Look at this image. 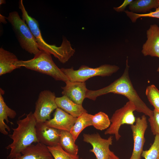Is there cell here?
I'll use <instances>...</instances> for the list:
<instances>
[{
	"mask_svg": "<svg viewBox=\"0 0 159 159\" xmlns=\"http://www.w3.org/2000/svg\"><path fill=\"white\" fill-rule=\"evenodd\" d=\"M129 68L127 57L125 69L120 77L103 88L95 90L88 89L86 98L95 100L97 97L110 93L122 95L133 103L136 111L151 117L153 115V110L147 106L134 88L129 77Z\"/></svg>",
	"mask_w": 159,
	"mask_h": 159,
	"instance_id": "obj_1",
	"label": "cell"
},
{
	"mask_svg": "<svg viewBox=\"0 0 159 159\" xmlns=\"http://www.w3.org/2000/svg\"><path fill=\"white\" fill-rule=\"evenodd\" d=\"M17 126L12 128V133L9 135L12 140L5 148L10 149L7 159H13L21 155V152L33 143H39L36 132L37 122L33 113L30 112L24 118L17 120Z\"/></svg>",
	"mask_w": 159,
	"mask_h": 159,
	"instance_id": "obj_2",
	"label": "cell"
},
{
	"mask_svg": "<svg viewBox=\"0 0 159 159\" xmlns=\"http://www.w3.org/2000/svg\"><path fill=\"white\" fill-rule=\"evenodd\" d=\"M19 8L21 12L22 19L25 21L34 36L39 50L53 55L62 63H65L67 62L75 52L70 42L65 37H63L60 46L46 43L42 37L38 21L29 15L22 0H19Z\"/></svg>",
	"mask_w": 159,
	"mask_h": 159,
	"instance_id": "obj_3",
	"label": "cell"
},
{
	"mask_svg": "<svg viewBox=\"0 0 159 159\" xmlns=\"http://www.w3.org/2000/svg\"><path fill=\"white\" fill-rule=\"evenodd\" d=\"M16 67L26 68L50 76L56 80L65 82L69 80L66 76L55 64L51 54L44 51L34 55V57L27 60H19Z\"/></svg>",
	"mask_w": 159,
	"mask_h": 159,
	"instance_id": "obj_4",
	"label": "cell"
},
{
	"mask_svg": "<svg viewBox=\"0 0 159 159\" xmlns=\"http://www.w3.org/2000/svg\"><path fill=\"white\" fill-rule=\"evenodd\" d=\"M11 24L20 45L22 49L34 55L40 51L35 39L25 21L18 13L14 11L6 17Z\"/></svg>",
	"mask_w": 159,
	"mask_h": 159,
	"instance_id": "obj_5",
	"label": "cell"
},
{
	"mask_svg": "<svg viewBox=\"0 0 159 159\" xmlns=\"http://www.w3.org/2000/svg\"><path fill=\"white\" fill-rule=\"evenodd\" d=\"M119 69L117 66L108 64L102 65L95 68L82 65L76 70H74L73 67L61 69L69 80L81 82H85L90 78L96 76L104 77L110 76Z\"/></svg>",
	"mask_w": 159,
	"mask_h": 159,
	"instance_id": "obj_6",
	"label": "cell"
},
{
	"mask_svg": "<svg viewBox=\"0 0 159 159\" xmlns=\"http://www.w3.org/2000/svg\"><path fill=\"white\" fill-rule=\"evenodd\" d=\"M136 110L133 103L130 101L127 102L122 107L116 110L110 119L111 124L105 132V135H114L117 141L121 137L119 133L121 126L124 124L133 125L136 118L133 112Z\"/></svg>",
	"mask_w": 159,
	"mask_h": 159,
	"instance_id": "obj_7",
	"label": "cell"
},
{
	"mask_svg": "<svg viewBox=\"0 0 159 159\" xmlns=\"http://www.w3.org/2000/svg\"><path fill=\"white\" fill-rule=\"evenodd\" d=\"M54 92L45 90L39 93L35 103L34 115L37 122H45L49 120L52 112L58 107Z\"/></svg>",
	"mask_w": 159,
	"mask_h": 159,
	"instance_id": "obj_8",
	"label": "cell"
},
{
	"mask_svg": "<svg viewBox=\"0 0 159 159\" xmlns=\"http://www.w3.org/2000/svg\"><path fill=\"white\" fill-rule=\"evenodd\" d=\"M148 127L147 117L145 115L136 118L135 124L131 126L133 140V148L130 159H141L145 142V133Z\"/></svg>",
	"mask_w": 159,
	"mask_h": 159,
	"instance_id": "obj_9",
	"label": "cell"
},
{
	"mask_svg": "<svg viewBox=\"0 0 159 159\" xmlns=\"http://www.w3.org/2000/svg\"><path fill=\"white\" fill-rule=\"evenodd\" d=\"M83 137V141L90 144L92 146V148L90 151L94 154L97 159H108L111 151L109 147L112 143V136H110L105 139L97 133H84Z\"/></svg>",
	"mask_w": 159,
	"mask_h": 159,
	"instance_id": "obj_10",
	"label": "cell"
},
{
	"mask_svg": "<svg viewBox=\"0 0 159 159\" xmlns=\"http://www.w3.org/2000/svg\"><path fill=\"white\" fill-rule=\"evenodd\" d=\"M35 128L39 143L47 146L59 144L61 131L48 126L45 122H37Z\"/></svg>",
	"mask_w": 159,
	"mask_h": 159,
	"instance_id": "obj_11",
	"label": "cell"
},
{
	"mask_svg": "<svg viewBox=\"0 0 159 159\" xmlns=\"http://www.w3.org/2000/svg\"><path fill=\"white\" fill-rule=\"evenodd\" d=\"M77 118L58 107L53 114V117L45 122L49 126L60 131L70 132Z\"/></svg>",
	"mask_w": 159,
	"mask_h": 159,
	"instance_id": "obj_12",
	"label": "cell"
},
{
	"mask_svg": "<svg viewBox=\"0 0 159 159\" xmlns=\"http://www.w3.org/2000/svg\"><path fill=\"white\" fill-rule=\"evenodd\" d=\"M65 83L66 85L61 87L63 95L67 97L76 103L82 105L88 90L85 82L68 80Z\"/></svg>",
	"mask_w": 159,
	"mask_h": 159,
	"instance_id": "obj_13",
	"label": "cell"
},
{
	"mask_svg": "<svg viewBox=\"0 0 159 159\" xmlns=\"http://www.w3.org/2000/svg\"><path fill=\"white\" fill-rule=\"evenodd\" d=\"M146 34L147 40L143 45L142 54L145 56L159 58V26L156 24L150 25Z\"/></svg>",
	"mask_w": 159,
	"mask_h": 159,
	"instance_id": "obj_14",
	"label": "cell"
},
{
	"mask_svg": "<svg viewBox=\"0 0 159 159\" xmlns=\"http://www.w3.org/2000/svg\"><path fill=\"white\" fill-rule=\"evenodd\" d=\"M13 159H54L47 146L40 143L25 148L21 155Z\"/></svg>",
	"mask_w": 159,
	"mask_h": 159,
	"instance_id": "obj_15",
	"label": "cell"
},
{
	"mask_svg": "<svg viewBox=\"0 0 159 159\" xmlns=\"http://www.w3.org/2000/svg\"><path fill=\"white\" fill-rule=\"evenodd\" d=\"M0 90V132L3 134L6 135H8V132L6 130L10 132V129L5 123L4 121L7 124L10 123L13 125V122L9 120L8 117L12 119L14 118L16 115V113L7 105L2 96L4 91L1 88Z\"/></svg>",
	"mask_w": 159,
	"mask_h": 159,
	"instance_id": "obj_16",
	"label": "cell"
},
{
	"mask_svg": "<svg viewBox=\"0 0 159 159\" xmlns=\"http://www.w3.org/2000/svg\"><path fill=\"white\" fill-rule=\"evenodd\" d=\"M55 101L58 107L74 117L77 118L82 114L87 112L82 105L75 103L65 96L56 97Z\"/></svg>",
	"mask_w": 159,
	"mask_h": 159,
	"instance_id": "obj_17",
	"label": "cell"
},
{
	"mask_svg": "<svg viewBox=\"0 0 159 159\" xmlns=\"http://www.w3.org/2000/svg\"><path fill=\"white\" fill-rule=\"evenodd\" d=\"M19 60L14 53L0 48V75L10 73L19 68L16 67V63Z\"/></svg>",
	"mask_w": 159,
	"mask_h": 159,
	"instance_id": "obj_18",
	"label": "cell"
},
{
	"mask_svg": "<svg viewBox=\"0 0 159 159\" xmlns=\"http://www.w3.org/2000/svg\"><path fill=\"white\" fill-rule=\"evenodd\" d=\"M93 116V115L85 112L77 118L75 123L69 132L75 141L84 129L88 126H92Z\"/></svg>",
	"mask_w": 159,
	"mask_h": 159,
	"instance_id": "obj_19",
	"label": "cell"
},
{
	"mask_svg": "<svg viewBox=\"0 0 159 159\" xmlns=\"http://www.w3.org/2000/svg\"><path fill=\"white\" fill-rule=\"evenodd\" d=\"M75 141L69 132L61 131L59 145L66 152L76 155H77L78 147Z\"/></svg>",
	"mask_w": 159,
	"mask_h": 159,
	"instance_id": "obj_20",
	"label": "cell"
},
{
	"mask_svg": "<svg viewBox=\"0 0 159 159\" xmlns=\"http://www.w3.org/2000/svg\"><path fill=\"white\" fill-rule=\"evenodd\" d=\"M159 6L158 0H133L129 5L130 11L133 13L145 12Z\"/></svg>",
	"mask_w": 159,
	"mask_h": 159,
	"instance_id": "obj_21",
	"label": "cell"
},
{
	"mask_svg": "<svg viewBox=\"0 0 159 159\" xmlns=\"http://www.w3.org/2000/svg\"><path fill=\"white\" fill-rule=\"evenodd\" d=\"M92 126L97 130H102L107 129L111 122L108 115L105 113L100 112L93 115Z\"/></svg>",
	"mask_w": 159,
	"mask_h": 159,
	"instance_id": "obj_22",
	"label": "cell"
},
{
	"mask_svg": "<svg viewBox=\"0 0 159 159\" xmlns=\"http://www.w3.org/2000/svg\"><path fill=\"white\" fill-rule=\"evenodd\" d=\"M145 95L154 110L159 112V90L154 85H151L147 87Z\"/></svg>",
	"mask_w": 159,
	"mask_h": 159,
	"instance_id": "obj_23",
	"label": "cell"
},
{
	"mask_svg": "<svg viewBox=\"0 0 159 159\" xmlns=\"http://www.w3.org/2000/svg\"><path fill=\"white\" fill-rule=\"evenodd\" d=\"M54 159H81L77 155L71 154L64 150L59 144L54 146H47Z\"/></svg>",
	"mask_w": 159,
	"mask_h": 159,
	"instance_id": "obj_24",
	"label": "cell"
},
{
	"mask_svg": "<svg viewBox=\"0 0 159 159\" xmlns=\"http://www.w3.org/2000/svg\"><path fill=\"white\" fill-rule=\"evenodd\" d=\"M141 156L145 159H159V135H156L149 149L143 150Z\"/></svg>",
	"mask_w": 159,
	"mask_h": 159,
	"instance_id": "obj_25",
	"label": "cell"
},
{
	"mask_svg": "<svg viewBox=\"0 0 159 159\" xmlns=\"http://www.w3.org/2000/svg\"><path fill=\"white\" fill-rule=\"evenodd\" d=\"M124 11L132 23L135 22L138 18L142 17H150L159 19V6L156 9L155 11L148 13H135L127 10Z\"/></svg>",
	"mask_w": 159,
	"mask_h": 159,
	"instance_id": "obj_26",
	"label": "cell"
},
{
	"mask_svg": "<svg viewBox=\"0 0 159 159\" xmlns=\"http://www.w3.org/2000/svg\"><path fill=\"white\" fill-rule=\"evenodd\" d=\"M153 112V115L149 118L148 121L153 134L155 135H159V112L154 110Z\"/></svg>",
	"mask_w": 159,
	"mask_h": 159,
	"instance_id": "obj_27",
	"label": "cell"
},
{
	"mask_svg": "<svg viewBox=\"0 0 159 159\" xmlns=\"http://www.w3.org/2000/svg\"><path fill=\"white\" fill-rule=\"evenodd\" d=\"M133 0H125L122 4L117 7L113 8L117 12L124 11L126 7L129 5L132 2Z\"/></svg>",
	"mask_w": 159,
	"mask_h": 159,
	"instance_id": "obj_28",
	"label": "cell"
},
{
	"mask_svg": "<svg viewBox=\"0 0 159 159\" xmlns=\"http://www.w3.org/2000/svg\"><path fill=\"white\" fill-rule=\"evenodd\" d=\"M107 159H120L113 152L111 151Z\"/></svg>",
	"mask_w": 159,
	"mask_h": 159,
	"instance_id": "obj_29",
	"label": "cell"
},
{
	"mask_svg": "<svg viewBox=\"0 0 159 159\" xmlns=\"http://www.w3.org/2000/svg\"><path fill=\"white\" fill-rule=\"evenodd\" d=\"M6 3V1L4 0H0V5H2L3 4H5Z\"/></svg>",
	"mask_w": 159,
	"mask_h": 159,
	"instance_id": "obj_30",
	"label": "cell"
},
{
	"mask_svg": "<svg viewBox=\"0 0 159 159\" xmlns=\"http://www.w3.org/2000/svg\"><path fill=\"white\" fill-rule=\"evenodd\" d=\"M157 71L158 72H159V66H158V67L157 69Z\"/></svg>",
	"mask_w": 159,
	"mask_h": 159,
	"instance_id": "obj_31",
	"label": "cell"
},
{
	"mask_svg": "<svg viewBox=\"0 0 159 159\" xmlns=\"http://www.w3.org/2000/svg\"><path fill=\"white\" fill-rule=\"evenodd\" d=\"M158 1L159 4V0H158Z\"/></svg>",
	"mask_w": 159,
	"mask_h": 159,
	"instance_id": "obj_32",
	"label": "cell"
},
{
	"mask_svg": "<svg viewBox=\"0 0 159 159\" xmlns=\"http://www.w3.org/2000/svg\"><path fill=\"white\" fill-rule=\"evenodd\" d=\"M81 159H82V158H81Z\"/></svg>",
	"mask_w": 159,
	"mask_h": 159,
	"instance_id": "obj_33",
	"label": "cell"
}]
</instances>
